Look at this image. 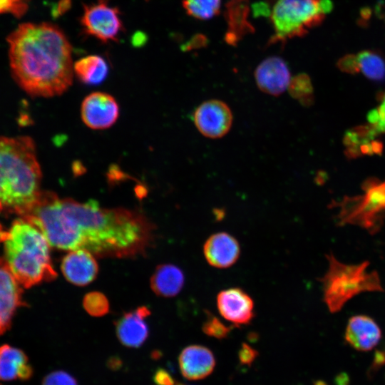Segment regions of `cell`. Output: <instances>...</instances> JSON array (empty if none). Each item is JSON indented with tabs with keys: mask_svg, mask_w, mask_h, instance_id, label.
I'll return each mask as SVG.
<instances>
[{
	"mask_svg": "<svg viewBox=\"0 0 385 385\" xmlns=\"http://www.w3.org/2000/svg\"><path fill=\"white\" fill-rule=\"evenodd\" d=\"M17 214L39 230L49 245L66 251L86 250L98 257H133L151 245L154 227L142 213L102 207L97 201L81 202L40 191Z\"/></svg>",
	"mask_w": 385,
	"mask_h": 385,
	"instance_id": "obj_1",
	"label": "cell"
},
{
	"mask_svg": "<svg viewBox=\"0 0 385 385\" xmlns=\"http://www.w3.org/2000/svg\"><path fill=\"white\" fill-rule=\"evenodd\" d=\"M7 41L12 73L28 93L53 97L70 87L74 73L72 49L58 27L48 23L22 24Z\"/></svg>",
	"mask_w": 385,
	"mask_h": 385,
	"instance_id": "obj_2",
	"label": "cell"
},
{
	"mask_svg": "<svg viewBox=\"0 0 385 385\" xmlns=\"http://www.w3.org/2000/svg\"><path fill=\"white\" fill-rule=\"evenodd\" d=\"M29 137L0 138V202L15 212L40 192L41 172Z\"/></svg>",
	"mask_w": 385,
	"mask_h": 385,
	"instance_id": "obj_3",
	"label": "cell"
},
{
	"mask_svg": "<svg viewBox=\"0 0 385 385\" xmlns=\"http://www.w3.org/2000/svg\"><path fill=\"white\" fill-rule=\"evenodd\" d=\"M5 262L18 282L29 288L57 277L50 257L49 243L36 227L21 218L0 232Z\"/></svg>",
	"mask_w": 385,
	"mask_h": 385,
	"instance_id": "obj_4",
	"label": "cell"
},
{
	"mask_svg": "<svg viewBox=\"0 0 385 385\" xmlns=\"http://www.w3.org/2000/svg\"><path fill=\"white\" fill-rule=\"evenodd\" d=\"M328 269L319 279L322 286L323 301L331 313L341 311L345 304L362 292H384L379 273L368 271L369 261L347 265L330 252L326 255Z\"/></svg>",
	"mask_w": 385,
	"mask_h": 385,
	"instance_id": "obj_5",
	"label": "cell"
},
{
	"mask_svg": "<svg viewBox=\"0 0 385 385\" xmlns=\"http://www.w3.org/2000/svg\"><path fill=\"white\" fill-rule=\"evenodd\" d=\"M361 190L333 201L330 207L337 209V226L354 225L375 235L385 222V180L369 178L362 183Z\"/></svg>",
	"mask_w": 385,
	"mask_h": 385,
	"instance_id": "obj_6",
	"label": "cell"
},
{
	"mask_svg": "<svg viewBox=\"0 0 385 385\" xmlns=\"http://www.w3.org/2000/svg\"><path fill=\"white\" fill-rule=\"evenodd\" d=\"M325 17L319 0H278L270 15L274 34L268 44H284L288 39L303 37Z\"/></svg>",
	"mask_w": 385,
	"mask_h": 385,
	"instance_id": "obj_7",
	"label": "cell"
},
{
	"mask_svg": "<svg viewBox=\"0 0 385 385\" xmlns=\"http://www.w3.org/2000/svg\"><path fill=\"white\" fill-rule=\"evenodd\" d=\"M81 23L85 33L103 42L115 41L123 30L118 9L104 1L85 5Z\"/></svg>",
	"mask_w": 385,
	"mask_h": 385,
	"instance_id": "obj_8",
	"label": "cell"
},
{
	"mask_svg": "<svg viewBox=\"0 0 385 385\" xmlns=\"http://www.w3.org/2000/svg\"><path fill=\"white\" fill-rule=\"evenodd\" d=\"M193 120L197 130L204 136L219 138L230 130L232 114L225 103L212 99L203 102L195 109Z\"/></svg>",
	"mask_w": 385,
	"mask_h": 385,
	"instance_id": "obj_9",
	"label": "cell"
},
{
	"mask_svg": "<svg viewBox=\"0 0 385 385\" xmlns=\"http://www.w3.org/2000/svg\"><path fill=\"white\" fill-rule=\"evenodd\" d=\"M81 119L93 130L111 127L118 120L119 106L115 99L103 92H93L87 96L81 106Z\"/></svg>",
	"mask_w": 385,
	"mask_h": 385,
	"instance_id": "obj_10",
	"label": "cell"
},
{
	"mask_svg": "<svg viewBox=\"0 0 385 385\" xmlns=\"http://www.w3.org/2000/svg\"><path fill=\"white\" fill-rule=\"evenodd\" d=\"M216 304L220 315L232 325L248 324L255 316L253 299L239 287L220 291L216 297Z\"/></svg>",
	"mask_w": 385,
	"mask_h": 385,
	"instance_id": "obj_11",
	"label": "cell"
},
{
	"mask_svg": "<svg viewBox=\"0 0 385 385\" xmlns=\"http://www.w3.org/2000/svg\"><path fill=\"white\" fill-rule=\"evenodd\" d=\"M255 78L262 92L274 96L282 94L288 88L291 79L287 63L278 56L262 61L255 69Z\"/></svg>",
	"mask_w": 385,
	"mask_h": 385,
	"instance_id": "obj_12",
	"label": "cell"
},
{
	"mask_svg": "<svg viewBox=\"0 0 385 385\" xmlns=\"http://www.w3.org/2000/svg\"><path fill=\"white\" fill-rule=\"evenodd\" d=\"M203 255L207 263L215 268L232 266L240 255L237 240L225 232L211 235L203 245Z\"/></svg>",
	"mask_w": 385,
	"mask_h": 385,
	"instance_id": "obj_13",
	"label": "cell"
},
{
	"mask_svg": "<svg viewBox=\"0 0 385 385\" xmlns=\"http://www.w3.org/2000/svg\"><path fill=\"white\" fill-rule=\"evenodd\" d=\"M61 270L70 283L85 286L96 279L98 273V265L91 252L86 250H76L64 256Z\"/></svg>",
	"mask_w": 385,
	"mask_h": 385,
	"instance_id": "obj_14",
	"label": "cell"
},
{
	"mask_svg": "<svg viewBox=\"0 0 385 385\" xmlns=\"http://www.w3.org/2000/svg\"><path fill=\"white\" fill-rule=\"evenodd\" d=\"M150 309L142 306L125 313L115 322L118 339L125 346L137 348L141 346L148 336L147 317Z\"/></svg>",
	"mask_w": 385,
	"mask_h": 385,
	"instance_id": "obj_15",
	"label": "cell"
},
{
	"mask_svg": "<svg viewBox=\"0 0 385 385\" xmlns=\"http://www.w3.org/2000/svg\"><path fill=\"white\" fill-rule=\"evenodd\" d=\"M381 338L380 327L369 316L357 314L349 319L344 339L354 349L360 351H370L378 344Z\"/></svg>",
	"mask_w": 385,
	"mask_h": 385,
	"instance_id": "obj_16",
	"label": "cell"
},
{
	"mask_svg": "<svg viewBox=\"0 0 385 385\" xmlns=\"http://www.w3.org/2000/svg\"><path fill=\"white\" fill-rule=\"evenodd\" d=\"M19 284L5 260L0 258V335L9 328L14 312L22 304Z\"/></svg>",
	"mask_w": 385,
	"mask_h": 385,
	"instance_id": "obj_17",
	"label": "cell"
},
{
	"mask_svg": "<svg viewBox=\"0 0 385 385\" xmlns=\"http://www.w3.org/2000/svg\"><path fill=\"white\" fill-rule=\"evenodd\" d=\"M182 374L190 380L202 379L212 373L215 365L212 352L201 345L185 347L179 356Z\"/></svg>",
	"mask_w": 385,
	"mask_h": 385,
	"instance_id": "obj_18",
	"label": "cell"
},
{
	"mask_svg": "<svg viewBox=\"0 0 385 385\" xmlns=\"http://www.w3.org/2000/svg\"><path fill=\"white\" fill-rule=\"evenodd\" d=\"M250 6L248 0H231L225 5L224 17L227 24L225 41L230 46H237L246 35L255 32V28L248 21Z\"/></svg>",
	"mask_w": 385,
	"mask_h": 385,
	"instance_id": "obj_19",
	"label": "cell"
},
{
	"mask_svg": "<svg viewBox=\"0 0 385 385\" xmlns=\"http://www.w3.org/2000/svg\"><path fill=\"white\" fill-rule=\"evenodd\" d=\"M379 133L369 123L346 131L344 137L345 154L349 158L381 154L383 145L376 139Z\"/></svg>",
	"mask_w": 385,
	"mask_h": 385,
	"instance_id": "obj_20",
	"label": "cell"
},
{
	"mask_svg": "<svg viewBox=\"0 0 385 385\" xmlns=\"http://www.w3.org/2000/svg\"><path fill=\"white\" fill-rule=\"evenodd\" d=\"M32 368L20 349L5 344L0 346V380L29 379Z\"/></svg>",
	"mask_w": 385,
	"mask_h": 385,
	"instance_id": "obj_21",
	"label": "cell"
},
{
	"mask_svg": "<svg viewBox=\"0 0 385 385\" xmlns=\"http://www.w3.org/2000/svg\"><path fill=\"white\" fill-rule=\"evenodd\" d=\"M185 276L182 270L173 264L158 265L150 278V287L158 296L172 297L183 289Z\"/></svg>",
	"mask_w": 385,
	"mask_h": 385,
	"instance_id": "obj_22",
	"label": "cell"
},
{
	"mask_svg": "<svg viewBox=\"0 0 385 385\" xmlns=\"http://www.w3.org/2000/svg\"><path fill=\"white\" fill-rule=\"evenodd\" d=\"M73 73L84 84L98 85L107 77L108 66L103 57L90 55L80 58L73 64Z\"/></svg>",
	"mask_w": 385,
	"mask_h": 385,
	"instance_id": "obj_23",
	"label": "cell"
},
{
	"mask_svg": "<svg viewBox=\"0 0 385 385\" xmlns=\"http://www.w3.org/2000/svg\"><path fill=\"white\" fill-rule=\"evenodd\" d=\"M359 73L373 81L385 78V59L374 50H364L356 53Z\"/></svg>",
	"mask_w": 385,
	"mask_h": 385,
	"instance_id": "obj_24",
	"label": "cell"
},
{
	"mask_svg": "<svg viewBox=\"0 0 385 385\" xmlns=\"http://www.w3.org/2000/svg\"><path fill=\"white\" fill-rule=\"evenodd\" d=\"M288 91L294 99L304 106L314 103V89L311 78L306 73H299L290 79Z\"/></svg>",
	"mask_w": 385,
	"mask_h": 385,
	"instance_id": "obj_25",
	"label": "cell"
},
{
	"mask_svg": "<svg viewBox=\"0 0 385 385\" xmlns=\"http://www.w3.org/2000/svg\"><path fill=\"white\" fill-rule=\"evenodd\" d=\"M221 0H183L186 13L200 20L210 19L220 13Z\"/></svg>",
	"mask_w": 385,
	"mask_h": 385,
	"instance_id": "obj_26",
	"label": "cell"
},
{
	"mask_svg": "<svg viewBox=\"0 0 385 385\" xmlns=\"http://www.w3.org/2000/svg\"><path fill=\"white\" fill-rule=\"evenodd\" d=\"M83 306L90 315L94 317L103 316L109 310L107 297L99 292H91L86 294L83 299Z\"/></svg>",
	"mask_w": 385,
	"mask_h": 385,
	"instance_id": "obj_27",
	"label": "cell"
},
{
	"mask_svg": "<svg viewBox=\"0 0 385 385\" xmlns=\"http://www.w3.org/2000/svg\"><path fill=\"white\" fill-rule=\"evenodd\" d=\"M231 329L232 327L224 324L218 317L209 311L206 312V319L202 324V332L205 334L222 339L229 335Z\"/></svg>",
	"mask_w": 385,
	"mask_h": 385,
	"instance_id": "obj_28",
	"label": "cell"
},
{
	"mask_svg": "<svg viewBox=\"0 0 385 385\" xmlns=\"http://www.w3.org/2000/svg\"><path fill=\"white\" fill-rule=\"evenodd\" d=\"M367 120L379 134L385 133V91L379 96L378 106L369 113Z\"/></svg>",
	"mask_w": 385,
	"mask_h": 385,
	"instance_id": "obj_29",
	"label": "cell"
},
{
	"mask_svg": "<svg viewBox=\"0 0 385 385\" xmlns=\"http://www.w3.org/2000/svg\"><path fill=\"white\" fill-rule=\"evenodd\" d=\"M42 385H77L76 379L66 372L53 371L43 380Z\"/></svg>",
	"mask_w": 385,
	"mask_h": 385,
	"instance_id": "obj_30",
	"label": "cell"
},
{
	"mask_svg": "<svg viewBox=\"0 0 385 385\" xmlns=\"http://www.w3.org/2000/svg\"><path fill=\"white\" fill-rule=\"evenodd\" d=\"M338 68L346 73L357 74L359 73L357 55L349 53L340 58L337 63Z\"/></svg>",
	"mask_w": 385,
	"mask_h": 385,
	"instance_id": "obj_31",
	"label": "cell"
},
{
	"mask_svg": "<svg viewBox=\"0 0 385 385\" xmlns=\"http://www.w3.org/2000/svg\"><path fill=\"white\" fill-rule=\"evenodd\" d=\"M208 44L207 37L202 34H197L192 36V38L182 46L183 51H190L193 49H198L207 46Z\"/></svg>",
	"mask_w": 385,
	"mask_h": 385,
	"instance_id": "obj_32",
	"label": "cell"
},
{
	"mask_svg": "<svg viewBox=\"0 0 385 385\" xmlns=\"http://www.w3.org/2000/svg\"><path fill=\"white\" fill-rule=\"evenodd\" d=\"M258 352L247 344L243 343L239 351L238 356L242 364L250 365L257 356Z\"/></svg>",
	"mask_w": 385,
	"mask_h": 385,
	"instance_id": "obj_33",
	"label": "cell"
},
{
	"mask_svg": "<svg viewBox=\"0 0 385 385\" xmlns=\"http://www.w3.org/2000/svg\"><path fill=\"white\" fill-rule=\"evenodd\" d=\"M385 365V349L378 350L374 356L373 362L369 369V376H372L380 368Z\"/></svg>",
	"mask_w": 385,
	"mask_h": 385,
	"instance_id": "obj_34",
	"label": "cell"
},
{
	"mask_svg": "<svg viewBox=\"0 0 385 385\" xmlns=\"http://www.w3.org/2000/svg\"><path fill=\"white\" fill-rule=\"evenodd\" d=\"M252 11L253 16L257 17L270 16L272 11L267 3L265 1H259L252 5Z\"/></svg>",
	"mask_w": 385,
	"mask_h": 385,
	"instance_id": "obj_35",
	"label": "cell"
},
{
	"mask_svg": "<svg viewBox=\"0 0 385 385\" xmlns=\"http://www.w3.org/2000/svg\"><path fill=\"white\" fill-rule=\"evenodd\" d=\"M155 381L159 385H175L174 379L164 370H158L156 372Z\"/></svg>",
	"mask_w": 385,
	"mask_h": 385,
	"instance_id": "obj_36",
	"label": "cell"
},
{
	"mask_svg": "<svg viewBox=\"0 0 385 385\" xmlns=\"http://www.w3.org/2000/svg\"><path fill=\"white\" fill-rule=\"evenodd\" d=\"M320 9L323 13L327 14L333 9V3L331 0H319Z\"/></svg>",
	"mask_w": 385,
	"mask_h": 385,
	"instance_id": "obj_37",
	"label": "cell"
},
{
	"mask_svg": "<svg viewBox=\"0 0 385 385\" xmlns=\"http://www.w3.org/2000/svg\"><path fill=\"white\" fill-rule=\"evenodd\" d=\"M349 381V377L344 373L340 374L336 378V383L337 385H347Z\"/></svg>",
	"mask_w": 385,
	"mask_h": 385,
	"instance_id": "obj_38",
	"label": "cell"
},
{
	"mask_svg": "<svg viewBox=\"0 0 385 385\" xmlns=\"http://www.w3.org/2000/svg\"><path fill=\"white\" fill-rule=\"evenodd\" d=\"M314 385H327V384L323 381H317L314 382Z\"/></svg>",
	"mask_w": 385,
	"mask_h": 385,
	"instance_id": "obj_39",
	"label": "cell"
},
{
	"mask_svg": "<svg viewBox=\"0 0 385 385\" xmlns=\"http://www.w3.org/2000/svg\"><path fill=\"white\" fill-rule=\"evenodd\" d=\"M2 209V205L0 202V210Z\"/></svg>",
	"mask_w": 385,
	"mask_h": 385,
	"instance_id": "obj_40",
	"label": "cell"
},
{
	"mask_svg": "<svg viewBox=\"0 0 385 385\" xmlns=\"http://www.w3.org/2000/svg\"><path fill=\"white\" fill-rule=\"evenodd\" d=\"M101 1H103V0H101Z\"/></svg>",
	"mask_w": 385,
	"mask_h": 385,
	"instance_id": "obj_41",
	"label": "cell"
}]
</instances>
